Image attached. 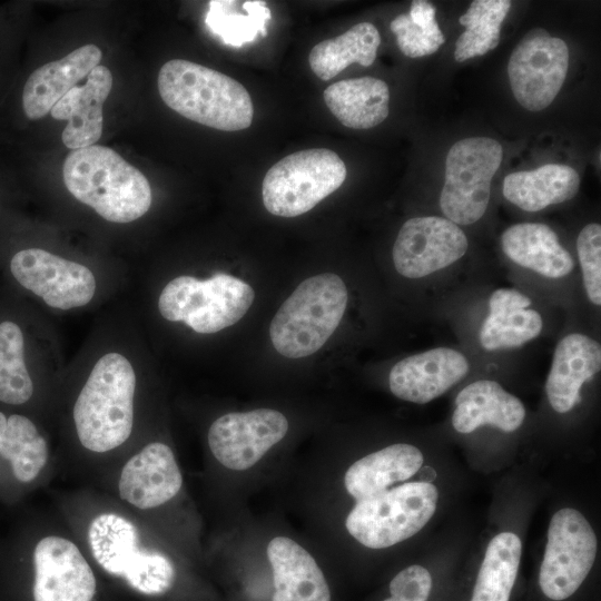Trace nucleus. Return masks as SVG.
Returning <instances> with one entry per match:
<instances>
[{"instance_id": "cd10ccee", "label": "nucleus", "mask_w": 601, "mask_h": 601, "mask_svg": "<svg viewBox=\"0 0 601 601\" xmlns=\"http://www.w3.org/2000/svg\"><path fill=\"white\" fill-rule=\"evenodd\" d=\"M381 36L371 22H359L336 38L315 45L308 56L312 71L329 80L352 63L371 66L377 53Z\"/></svg>"}, {"instance_id": "2f4dec72", "label": "nucleus", "mask_w": 601, "mask_h": 601, "mask_svg": "<svg viewBox=\"0 0 601 601\" xmlns=\"http://www.w3.org/2000/svg\"><path fill=\"white\" fill-rule=\"evenodd\" d=\"M33 394V383L24 363L21 328L11 321L0 323V402L22 405Z\"/></svg>"}, {"instance_id": "5701e85b", "label": "nucleus", "mask_w": 601, "mask_h": 601, "mask_svg": "<svg viewBox=\"0 0 601 601\" xmlns=\"http://www.w3.org/2000/svg\"><path fill=\"white\" fill-rule=\"evenodd\" d=\"M423 454L414 445L397 443L354 462L345 473L347 492L357 501L375 496L420 471Z\"/></svg>"}, {"instance_id": "b1692460", "label": "nucleus", "mask_w": 601, "mask_h": 601, "mask_svg": "<svg viewBox=\"0 0 601 601\" xmlns=\"http://www.w3.org/2000/svg\"><path fill=\"white\" fill-rule=\"evenodd\" d=\"M504 254L515 264L548 278L570 274L574 262L560 244L556 234L540 223H521L510 226L501 236Z\"/></svg>"}, {"instance_id": "412c9836", "label": "nucleus", "mask_w": 601, "mask_h": 601, "mask_svg": "<svg viewBox=\"0 0 601 601\" xmlns=\"http://www.w3.org/2000/svg\"><path fill=\"white\" fill-rule=\"evenodd\" d=\"M267 558L273 572L272 601H331L322 570L297 542L274 538L267 545Z\"/></svg>"}, {"instance_id": "7c9ffc66", "label": "nucleus", "mask_w": 601, "mask_h": 601, "mask_svg": "<svg viewBox=\"0 0 601 601\" xmlns=\"http://www.w3.org/2000/svg\"><path fill=\"white\" fill-rule=\"evenodd\" d=\"M511 8L509 0H474L459 22L465 27L455 43L454 59L463 62L496 48L500 29Z\"/></svg>"}, {"instance_id": "a878e982", "label": "nucleus", "mask_w": 601, "mask_h": 601, "mask_svg": "<svg viewBox=\"0 0 601 601\" xmlns=\"http://www.w3.org/2000/svg\"><path fill=\"white\" fill-rule=\"evenodd\" d=\"M48 461V445L35 423L21 414L0 411V475L29 484Z\"/></svg>"}, {"instance_id": "39448f33", "label": "nucleus", "mask_w": 601, "mask_h": 601, "mask_svg": "<svg viewBox=\"0 0 601 601\" xmlns=\"http://www.w3.org/2000/svg\"><path fill=\"white\" fill-rule=\"evenodd\" d=\"M138 533L126 518L101 513L88 529L91 554L107 574L136 594L162 598L176 585V568L162 553L142 548Z\"/></svg>"}, {"instance_id": "c9c22d12", "label": "nucleus", "mask_w": 601, "mask_h": 601, "mask_svg": "<svg viewBox=\"0 0 601 601\" xmlns=\"http://www.w3.org/2000/svg\"><path fill=\"white\" fill-rule=\"evenodd\" d=\"M431 588L430 572L421 565H411L392 579L391 597L383 601H427Z\"/></svg>"}, {"instance_id": "20e7f679", "label": "nucleus", "mask_w": 601, "mask_h": 601, "mask_svg": "<svg viewBox=\"0 0 601 601\" xmlns=\"http://www.w3.org/2000/svg\"><path fill=\"white\" fill-rule=\"evenodd\" d=\"M347 297L345 283L336 274L324 273L303 280L270 322L274 348L288 358L317 352L341 323Z\"/></svg>"}, {"instance_id": "9d476101", "label": "nucleus", "mask_w": 601, "mask_h": 601, "mask_svg": "<svg viewBox=\"0 0 601 601\" xmlns=\"http://www.w3.org/2000/svg\"><path fill=\"white\" fill-rule=\"evenodd\" d=\"M502 156V146L490 137L464 138L450 148L440 196V207L449 220L471 225L483 217Z\"/></svg>"}, {"instance_id": "f704fd0d", "label": "nucleus", "mask_w": 601, "mask_h": 601, "mask_svg": "<svg viewBox=\"0 0 601 601\" xmlns=\"http://www.w3.org/2000/svg\"><path fill=\"white\" fill-rule=\"evenodd\" d=\"M583 285L589 299L601 304V226L592 223L582 228L577 239Z\"/></svg>"}, {"instance_id": "f03ea898", "label": "nucleus", "mask_w": 601, "mask_h": 601, "mask_svg": "<svg viewBox=\"0 0 601 601\" xmlns=\"http://www.w3.org/2000/svg\"><path fill=\"white\" fill-rule=\"evenodd\" d=\"M157 82L162 101L191 121L224 131L252 125L254 106L248 91L225 73L173 59L160 68Z\"/></svg>"}, {"instance_id": "2eb2a0df", "label": "nucleus", "mask_w": 601, "mask_h": 601, "mask_svg": "<svg viewBox=\"0 0 601 601\" xmlns=\"http://www.w3.org/2000/svg\"><path fill=\"white\" fill-rule=\"evenodd\" d=\"M287 430V418L275 410L228 413L210 425L208 444L221 465L244 471L256 464Z\"/></svg>"}, {"instance_id": "6ab92c4d", "label": "nucleus", "mask_w": 601, "mask_h": 601, "mask_svg": "<svg viewBox=\"0 0 601 601\" xmlns=\"http://www.w3.org/2000/svg\"><path fill=\"white\" fill-rule=\"evenodd\" d=\"M102 58L95 45H85L66 57L36 69L26 81L22 107L26 116L40 119L76 85L87 77Z\"/></svg>"}, {"instance_id": "393cba45", "label": "nucleus", "mask_w": 601, "mask_h": 601, "mask_svg": "<svg viewBox=\"0 0 601 601\" xmlns=\"http://www.w3.org/2000/svg\"><path fill=\"white\" fill-rule=\"evenodd\" d=\"M323 97L337 120L352 129L373 128L390 112L388 86L373 77L337 81L324 90Z\"/></svg>"}, {"instance_id": "9b49d317", "label": "nucleus", "mask_w": 601, "mask_h": 601, "mask_svg": "<svg viewBox=\"0 0 601 601\" xmlns=\"http://www.w3.org/2000/svg\"><path fill=\"white\" fill-rule=\"evenodd\" d=\"M597 555V536L583 514L564 508L554 513L541 563L539 583L552 600L571 597L590 572Z\"/></svg>"}, {"instance_id": "c756f323", "label": "nucleus", "mask_w": 601, "mask_h": 601, "mask_svg": "<svg viewBox=\"0 0 601 601\" xmlns=\"http://www.w3.org/2000/svg\"><path fill=\"white\" fill-rule=\"evenodd\" d=\"M270 10L259 0H211L205 17L210 32L225 45L242 47L267 35Z\"/></svg>"}, {"instance_id": "c85d7f7f", "label": "nucleus", "mask_w": 601, "mask_h": 601, "mask_svg": "<svg viewBox=\"0 0 601 601\" xmlns=\"http://www.w3.org/2000/svg\"><path fill=\"white\" fill-rule=\"evenodd\" d=\"M522 553L520 538L501 532L489 543L471 601H509Z\"/></svg>"}, {"instance_id": "423d86ee", "label": "nucleus", "mask_w": 601, "mask_h": 601, "mask_svg": "<svg viewBox=\"0 0 601 601\" xmlns=\"http://www.w3.org/2000/svg\"><path fill=\"white\" fill-rule=\"evenodd\" d=\"M0 601H100L99 585L76 544L50 535L35 545L28 577H3Z\"/></svg>"}, {"instance_id": "0eeeda50", "label": "nucleus", "mask_w": 601, "mask_h": 601, "mask_svg": "<svg viewBox=\"0 0 601 601\" xmlns=\"http://www.w3.org/2000/svg\"><path fill=\"white\" fill-rule=\"evenodd\" d=\"M254 298L250 285L225 273L207 279L181 275L164 287L158 309L167 321L184 322L196 333L211 334L237 323Z\"/></svg>"}, {"instance_id": "f257e3e1", "label": "nucleus", "mask_w": 601, "mask_h": 601, "mask_svg": "<svg viewBox=\"0 0 601 601\" xmlns=\"http://www.w3.org/2000/svg\"><path fill=\"white\" fill-rule=\"evenodd\" d=\"M62 176L69 193L108 221L130 223L150 208L151 188L145 175L109 147L70 151Z\"/></svg>"}, {"instance_id": "4468645a", "label": "nucleus", "mask_w": 601, "mask_h": 601, "mask_svg": "<svg viewBox=\"0 0 601 601\" xmlns=\"http://www.w3.org/2000/svg\"><path fill=\"white\" fill-rule=\"evenodd\" d=\"M467 247L463 230L447 218L414 217L401 227L392 257L400 275L422 278L457 262Z\"/></svg>"}, {"instance_id": "f8f14e48", "label": "nucleus", "mask_w": 601, "mask_h": 601, "mask_svg": "<svg viewBox=\"0 0 601 601\" xmlns=\"http://www.w3.org/2000/svg\"><path fill=\"white\" fill-rule=\"evenodd\" d=\"M568 68L569 48L562 39L541 28L529 31L508 63L514 98L530 111L545 109L559 93Z\"/></svg>"}, {"instance_id": "aec40b11", "label": "nucleus", "mask_w": 601, "mask_h": 601, "mask_svg": "<svg viewBox=\"0 0 601 601\" xmlns=\"http://www.w3.org/2000/svg\"><path fill=\"white\" fill-rule=\"evenodd\" d=\"M601 367V347L583 334H569L555 347L545 392L552 408L566 413L580 401V391Z\"/></svg>"}, {"instance_id": "7ed1b4c3", "label": "nucleus", "mask_w": 601, "mask_h": 601, "mask_svg": "<svg viewBox=\"0 0 601 601\" xmlns=\"http://www.w3.org/2000/svg\"><path fill=\"white\" fill-rule=\"evenodd\" d=\"M136 373L128 358L107 353L92 367L75 406L80 443L92 452H107L131 434Z\"/></svg>"}, {"instance_id": "72a5a7b5", "label": "nucleus", "mask_w": 601, "mask_h": 601, "mask_svg": "<svg viewBox=\"0 0 601 601\" xmlns=\"http://www.w3.org/2000/svg\"><path fill=\"white\" fill-rule=\"evenodd\" d=\"M435 7L424 0H414L408 13L394 18L391 30L400 50L410 58L432 55L445 42L435 19Z\"/></svg>"}, {"instance_id": "1a4fd4ad", "label": "nucleus", "mask_w": 601, "mask_h": 601, "mask_svg": "<svg viewBox=\"0 0 601 601\" xmlns=\"http://www.w3.org/2000/svg\"><path fill=\"white\" fill-rule=\"evenodd\" d=\"M346 173L344 161L329 149L290 154L266 173L262 185L264 206L275 216L303 215L338 189Z\"/></svg>"}, {"instance_id": "6e6552de", "label": "nucleus", "mask_w": 601, "mask_h": 601, "mask_svg": "<svg viewBox=\"0 0 601 601\" xmlns=\"http://www.w3.org/2000/svg\"><path fill=\"white\" fill-rule=\"evenodd\" d=\"M439 492L432 483H404L357 501L345 526L361 544L385 549L421 531L433 516Z\"/></svg>"}, {"instance_id": "ddd939ff", "label": "nucleus", "mask_w": 601, "mask_h": 601, "mask_svg": "<svg viewBox=\"0 0 601 601\" xmlns=\"http://www.w3.org/2000/svg\"><path fill=\"white\" fill-rule=\"evenodd\" d=\"M10 270L21 286L53 308L85 306L96 292V278L87 266L41 248L16 253Z\"/></svg>"}, {"instance_id": "a211bd4d", "label": "nucleus", "mask_w": 601, "mask_h": 601, "mask_svg": "<svg viewBox=\"0 0 601 601\" xmlns=\"http://www.w3.org/2000/svg\"><path fill=\"white\" fill-rule=\"evenodd\" d=\"M112 88V75L105 66L95 67L82 86L70 89L51 109V117L67 120L61 139L76 150L95 145L102 134L104 102Z\"/></svg>"}, {"instance_id": "dca6fc26", "label": "nucleus", "mask_w": 601, "mask_h": 601, "mask_svg": "<svg viewBox=\"0 0 601 601\" xmlns=\"http://www.w3.org/2000/svg\"><path fill=\"white\" fill-rule=\"evenodd\" d=\"M470 370L466 357L449 347L407 356L390 371L391 392L398 398L425 404L459 383Z\"/></svg>"}, {"instance_id": "f3484780", "label": "nucleus", "mask_w": 601, "mask_h": 601, "mask_svg": "<svg viewBox=\"0 0 601 601\" xmlns=\"http://www.w3.org/2000/svg\"><path fill=\"white\" fill-rule=\"evenodd\" d=\"M181 484L183 476L171 449L152 442L124 465L118 489L122 500L147 510L171 500Z\"/></svg>"}, {"instance_id": "473e14b6", "label": "nucleus", "mask_w": 601, "mask_h": 601, "mask_svg": "<svg viewBox=\"0 0 601 601\" xmlns=\"http://www.w3.org/2000/svg\"><path fill=\"white\" fill-rule=\"evenodd\" d=\"M480 329V343L489 351L518 347L542 331L541 315L530 308L491 307Z\"/></svg>"}, {"instance_id": "4be33fe9", "label": "nucleus", "mask_w": 601, "mask_h": 601, "mask_svg": "<svg viewBox=\"0 0 601 601\" xmlns=\"http://www.w3.org/2000/svg\"><path fill=\"white\" fill-rule=\"evenodd\" d=\"M524 417L525 408L518 397L495 381L480 380L457 394L452 424L457 432L464 434L483 425L513 432L521 426Z\"/></svg>"}, {"instance_id": "bb28decb", "label": "nucleus", "mask_w": 601, "mask_h": 601, "mask_svg": "<svg viewBox=\"0 0 601 601\" xmlns=\"http://www.w3.org/2000/svg\"><path fill=\"white\" fill-rule=\"evenodd\" d=\"M580 176L566 165L548 164L533 170L516 171L503 181L504 197L525 211H539L573 198Z\"/></svg>"}]
</instances>
